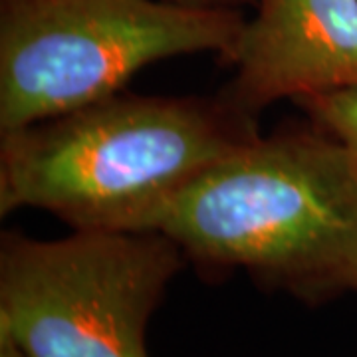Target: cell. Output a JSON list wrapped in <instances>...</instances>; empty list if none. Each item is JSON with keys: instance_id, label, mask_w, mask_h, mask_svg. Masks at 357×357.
Instances as JSON below:
<instances>
[{"instance_id": "6", "label": "cell", "mask_w": 357, "mask_h": 357, "mask_svg": "<svg viewBox=\"0 0 357 357\" xmlns=\"http://www.w3.org/2000/svg\"><path fill=\"white\" fill-rule=\"evenodd\" d=\"M310 121L328 131L357 157V88L296 100Z\"/></svg>"}, {"instance_id": "3", "label": "cell", "mask_w": 357, "mask_h": 357, "mask_svg": "<svg viewBox=\"0 0 357 357\" xmlns=\"http://www.w3.org/2000/svg\"><path fill=\"white\" fill-rule=\"evenodd\" d=\"M244 22L238 8L167 0H0V131L119 93L167 58L227 64Z\"/></svg>"}, {"instance_id": "2", "label": "cell", "mask_w": 357, "mask_h": 357, "mask_svg": "<svg viewBox=\"0 0 357 357\" xmlns=\"http://www.w3.org/2000/svg\"><path fill=\"white\" fill-rule=\"evenodd\" d=\"M157 230L206 278L243 270L330 304L357 294V157L314 123L276 129L197 178Z\"/></svg>"}, {"instance_id": "1", "label": "cell", "mask_w": 357, "mask_h": 357, "mask_svg": "<svg viewBox=\"0 0 357 357\" xmlns=\"http://www.w3.org/2000/svg\"><path fill=\"white\" fill-rule=\"evenodd\" d=\"M260 135L258 117L220 93L119 91L2 131L0 215L40 208L72 230H157L181 192Z\"/></svg>"}, {"instance_id": "4", "label": "cell", "mask_w": 357, "mask_h": 357, "mask_svg": "<svg viewBox=\"0 0 357 357\" xmlns=\"http://www.w3.org/2000/svg\"><path fill=\"white\" fill-rule=\"evenodd\" d=\"M159 230L0 236V326L26 357H151L147 328L187 266Z\"/></svg>"}, {"instance_id": "5", "label": "cell", "mask_w": 357, "mask_h": 357, "mask_svg": "<svg viewBox=\"0 0 357 357\" xmlns=\"http://www.w3.org/2000/svg\"><path fill=\"white\" fill-rule=\"evenodd\" d=\"M220 96L255 115L280 100L357 88V0H256Z\"/></svg>"}, {"instance_id": "7", "label": "cell", "mask_w": 357, "mask_h": 357, "mask_svg": "<svg viewBox=\"0 0 357 357\" xmlns=\"http://www.w3.org/2000/svg\"><path fill=\"white\" fill-rule=\"evenodd\" d=\"M183 6H204V8H252L256 0H167Z\"/></svg>"}, {"instance_id": "8", "label": "cell", "mask_w": 357, "mask_h": 357, "mask_svg": "<svg viewBox=\"0 0 357 357\" xmlns=\"http://www.w3.org/2000/svg\"><path fill=\"white\" fill-rule=\"evenodd\" d=\"M0 357H26L24 349L13 337V333L0 326Z\"/></svg>"}]
</instances>
